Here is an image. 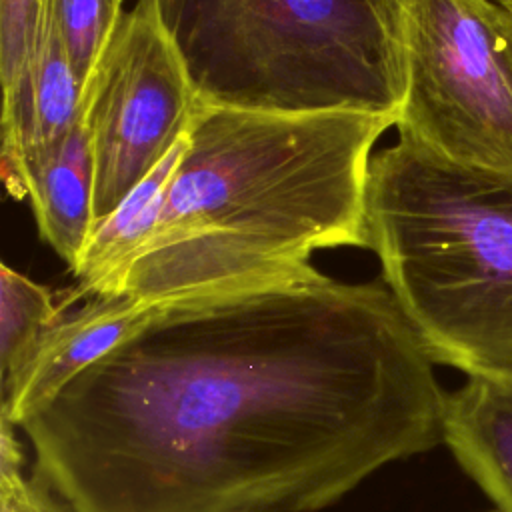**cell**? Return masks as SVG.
<instances>
[{
    "label": "cell",
    "mask_w": 512,
    "mask_h": 512,
    "mask_svg": "<svg viewBox=\"0 0 512 512\" xmlns=\"http://www.w3.org/2000/svg\"><path fill=\"white\" fill-rule=\"evenodd\" d=\"M446 396L382 278L310 264L156 304L18 428L72 512H318L442 444Z\"/></svg>",
    "instance_id": "1"
},
{
    "label": "cell",
    "mask_w": 512,
    "mask_h": 512,
    "mask_svg": "<svg viewBox=\"0 0 512 512\" xmlns=\"http://www.w3.org/2000/svg\"><path fill=\"white\" fill-rule=\"evenodd\" d=\"M394 118L198 102L162 212L120 294L144 304L282 280L316 250L366 248L372 148Z\"/></svg>",
    "instance_id": "2"
},
{
    "label": "cell",
    "mask_w": 512,
    "mask_h": 512,
    "mask_svg": "<svg viewBox=\"0 0 512 512\" xmlns=\"http://www.w3.org/2000/svg\"><path fill=\"white\" fill-rule=\"evenodd\" d=\"M366 248L434 364L512 382V170L400 140L374 152Z\"/></svg>",
    "instance_id": "3"
},
{
    "label": "cell",
    "mask_w": 512,
    "mask_h": 512,
    "mask_svg": "<svg viewBox=\"0 0 512 512\" xmlns=\"http://www.w3.org/2000/svg\"><path fill=\"white\" fill-rule=\"evenodd\" d=\"M198 102L398 120L396 0H156Z\"/></svg>",
    "instance_id": "4"
},
{
    "label": "cell",
    "mask_w": 512,
    "mask_h": 512,
    "mask_svg": "<svg viewBox=\"0 0 512 512\" xmlns=\"http://www.w3.org/2000/svg\"><path fill=\"white\" fill-rule=\"evenodd\" d=\"M400 140L512 170V10L498 0H396Z\"/></svg>",
    "instance_id": "5"
},
{
    "label": "cell",
    "mask_w": 512,
    "mask_h": 512,
    "mask_svg": "<svg viewBox=\"0 0 512 512\" xmlns=\"http://www.w3.org/2000/svg\"><path fill=\"white\" fill-rule=\"evenodd\" d=\"M94 226L186 136L198 98L156 0L124 10L84 88Z\"/></svg>",
    "instance_id": "6"
},
{
    "label": "cell",
    "mask_w": 512,
    "mask_h": 512,
    "mask_svg": "<svg viewBox=\"0 0 512 512\" xmlns=\"http://www.w3.org/2000/svg\"><path fill=\"white\" fill-rule=\"evenodd\" d=\"M154 306L128 294H96L88 296L78 310L64 312L24 366L0 386V418L18 428L28 412L112 350L144 322Z\"/></svg>",
    "instance_id": "7"
},
{
    "label": "cell",
    "mask_w": 512,
    "mask_h": 512,
    "mask_svg": "<svg viewBox=\"0 0 512 512\" xmlns=\"http://www.w3.org/2000/svg\"><path fill=\"white\" fill-rule=\"evenodd\" d=\"M444 444L500 512H512V382L468 378L446 396Z\"/></svg>",
    "instance_id": "8"
},
{
    "label": "cell",
    "mask_w": 512,
    "mask_h": 512,
    "mask_svg": "<svg viewBox=\"0 0 512 512\" xmlns=\"http://www.w3.org/2000/svg\"><path fill=\"white\" fill-rule=\"evenodd\" d=\"M188 146L184 136L166 158L94 228L72 274L78 280L72 300L78 296L120 294L122 280L138 250L150 236L164 206V196L176 166Z\"/></svg>",
    "instance_id": "9"
},
{
    "label": "cell",
    "mask_w": 512,
    "mask_h": 512,
    "mask_svg": "<svg viewBox=\"0 0 512 512\" xmlns=\"http://www.w3.org/2000/svg\"><path fill=\"white\" fill-rule=\"evenodd\" d=\"M40 238L68 264H78L94 228V158L84 114L62 148L24 184Z\"/></svg>",
    "instance_id": "10"
},
{
    "label": "cell",
    "mask_w": 512,
    "mask_h": 512,
    "mask_svg": "<svg viewBox=\"0 0 512 512\" xmlns=\"http://www.w3.org/2000/svg\"><path fill=\"white\" fill-rule=\"evenodd\" d=\"M64 308L46 286L0 264V384L24 366Z\"/></svg>",
    "instance_id": "11"
},
{
    "label": "cell",
    "mask_w": 512,
    "mask_h": 512,
    "mask_svg": "<svg viewBox=\"0 0 512 512\" xmlns=\"http://www.w3.org/2000/svg\"><path fill=\"white\" fill-rule=\"evenodd\" d=\"M122 4L124 0H50L52 22L84 88L124 14Z\"/></svg>",
    "instance_id": "12"
},
{
    "label": "cell",
    "mask_w": 512,
    "mask_h": 512,
    "mask_svg": "<svg viewBox=\"0 0 512 512\" xmlns=\"http://www.w3.org/2000/svg\"><path fill=\"white\" fill-rule=\"evenodd\" d=\"M48 20L50 0H0V80L4 100H10L26 84Z\"/></svg>",
    "instance_id": "13"
},
{
    "label": "cell",
    "mask_w": 512,
    "mask_h": 512,
    "mask_svg": "<svg viewBox=\"0 0 512 512\" xmlns=\"http://www.w3.org/2000/svg\"><path fill=\"white\" fill-rule=\"evenodd\" d=\"M0 512H72L62 498L24 466H0Z\"/></svg>",
    "instance_id": "14"
},
{
    "label": "cell",
    "mask_w": 512,
    "mask_h": 512,
    "mask_svg": "<svg viewBox=\"0 0 512 512\" xmlns=\"http://www.w3.org/2000/svg\"><path fill=\"white\" fill-rule=\"evenodd\" d=\"M498 2H500V4H504L506 8H510V10H512V0H498Z\"/></svg>",
    "instance_id": "15"
},
{
    "label": "cell",
    "mask_w": 512,
    "mask_h": 512,
    "mask_svg": "<svg viewBox=\"0 0 512 512\" xmlns=\"http://www.w3.org/2000/svg\"><path fill=\"white\" fill-rule=\"evenodd\" d=\"M494 512H500V510H494Z\"/></svg>",
    "instance_id": "16"
}]
</instances>
